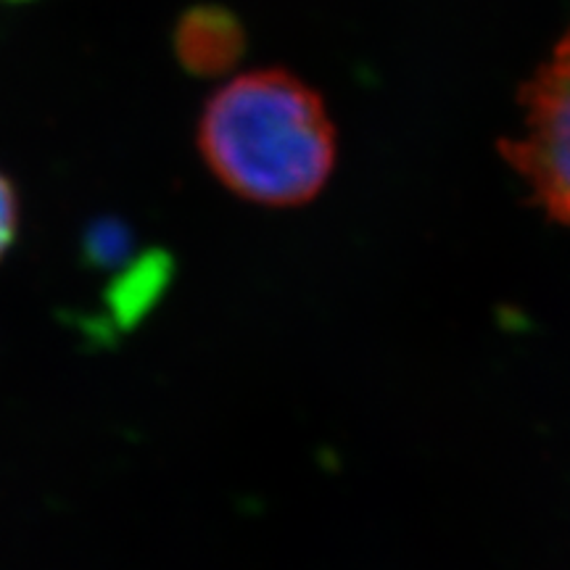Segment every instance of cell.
I'll list each match as a JSON object with an SVG mask.
<instances>
[{
  "mask_svg": "<svg viewBox=\"0 0 570 570\" xmlns=\"http://www.w3.org/2000/svg\"><path fill=\"white\" fill-rule=\"evenodd\" d=\"M523 130L499 154L529 188L533 206L570 227V30L520 90Z\"/></svg>",
  "mask_w": 570,
  "mask_h": 570,
  "instance_id": "7a4b0ae2",
  "label": "cell"
},
{
  "mask_svg": "<svg viewBox=\"0 0 570 570\" xmlns=\"http://www.w3.org/2000/svg\"><path fill=\"white\" fill-rule=\"evenodd\" d=\"M173 40L177 61L196 77L225 75L246 51L244 27L223 6H196L185 11Z\"/></svg>",
  "mask_w": 570,
  "mask_h": 570,
  "instance_id": "3957f363",
  "label": "cell"
},
{
  "mask_svg": "<svg viewBox=\"0 0 570 570\" xmlns=\"http://www.w3.org/2000/svg\"><path fill=\"white\" fill-rule=\"evenodd\" d=\"M196 142L230 194L267 209L315 202L336 169V127L323 98L283 69L248 71L214 92Z\"/></svg>",
  "mask_w": 570,
  "mask_h": 570,
  "instance_id": "6da1fadb",
  "label": "cell"
},
{
  "mask_svg": "<svg viewBox=\"0 0 570 570\" xmlns=\"http://www.w3.org/2000/svg\"><path fill=\"white\" fill-rule=\"evenodd\" d=\"M19 235V198L9 177L0 173V259L11 252Z\"/></svg>",
  "mask_w": 570,
  "mask_h": 570,
  "instance_id": "277c9868",
  "label": "cell"
}]
</instances>
